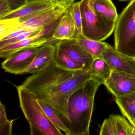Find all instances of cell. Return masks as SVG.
Returning <instances> with one entry per match:
<instances>
[{
  "mask_svg": "<svg viewBox=\"0 0 135 135\" xmlns=\"http://www.w3.org/2000/svg\"><path fill=\"white\" fill-rule=\"evenodd\" d=\"M42 28H34L30 29L15 38L10 40L0 41V49L18 42L31 35H33L39 32Z\"/></svg>",
  "mask_w": 135,
  "mask_h": 135,
  "instance_id": "cb8c5ba5",
  "label": "cell"
},
{
  "mask_svg": "<svg viewBox=\"0 0 135 135\" xmlns=\"http://www.w3.org/2000/svg\"><path fill=\"white\" fill-rule=\"evenodd\" d=\"M38 48H32L19 51L6 58L1 64L5 71L22 75L32 64Z\"/></svg>",
  "mask_w": 135,
  "mask_h": 135,
  "instance_id": "7c38bea8",
  "label": "cell"
},
{
  "mask_svg": "<svg viewBox=\"0 0 135 135\" xmlns=\"http://www.w3.org/2000/svg\"><path fill=\"white\" fill-rule=\"evenodd\" d=\"M38 102L46 114L52 122L60 130L64 132L65 135H69V130L61 120L55 109L51 105L45 102L39 100Z\"/></svg>",
  "mask_w": 135,
  "mask_h": 135,
  "instance_id": "44dd1931",
  "label": "cell"
},
{
  "mask_svg": "<svg viewBox=\"0 0 135 135\" xmlns=\"http://www.w3.org/2000/svg\"><path fill=\"white\" fill-rule=\"evenodd\" d=\"M56 44L45 45L38 49L33 61L22 75L34 74L45 69L54 62Z\"/></svg>",
  "mask_w": 135,
  "mask_h": 135,
  "instance_id": "5bb4252c",
  "label": "cell"
},
{
  "mask_svg": "<svg viewBox=\"0 0 135 135\" xmlns=\"http://www.w3.org/2000/svg\"><path fill=\"white\" fill-rule=\"evenodd\" d=\"M100 135H116L113 114L103 121L99 131Z\"/></svg>",
  "mask_w": 135,
  "mask_h": 135,
  "instance_id": "d4e9b609",
  "label": "cell"
},
{
  "mask_svg": "<svg viewBox=\"0 0 135 135\" xmlns=\"http://www.w3.org/2000/svg\"><path fill=\"white\" fill-rule=\"evenodd\" d=\"M79 71L62 69L53 62L44 70L27 77L21 86L33 92L38 100L41 101L55 87L72 77Z\"/></svg>",
  "mask_w": 135,
  "mask_h": 135,
  "instance_id": "277c9868",
  "label": "cell"
},
{
  "mask_svg": "<svg viewBox=\"0 0 135 135\" xmlns=\"http://www.w3.org/2000/svg\"><path fill=\"white\" fill-rule=\"evenodd\" d=\"M56 45L81 66L83 70L89 73L94 57L79 43L76 38L60 41Z\"/></svg>",
  "mask_w": 135,
  "mask_h": 135,
  "instance_id": "30bf717a",
  "label": "cell"
},
{
  "mask_svg": "<svg viewBox=\"0 0 135 135\" xmlns=\"http://www.w3.org/2000/svg\"><path fill=\"white\" fill-rule=\"evenodd\" d=\"M89 3L98 15L109 21H117L118 15L111 0H89Z\"/></svg>",
  "mask_w": 135,
  "mask_h": 135,
  "instance_id": "2e32d148",
  "label": "cell"
},
{
  "mask_svg": "<svg viewBox=\"0 0 135 135\" xmlns=\"http://www.w3.org/2000/svg\"><path fill=\"white\" fill-rule=\"evenodd\" d=\"M114 48L135 58V0L129 3L118 16L114 31Z\"/></svg>",
  "mask_w": 135,
  "mask_h": 135,
  "instance_id": "5b68a950",
  "label": "cell"
},
{
  "mask_svg": "<svg viewBox=\"0 0 135 135\" xmlns=\"http://www.w3.org/2000/svg\"><path fill=\"white\" fill-rule=\"evenodd\" d=\"M8 120L7 118L5 106L1 102L0 103V124H3Z\"/></svg>",
  "mask_w": 135,
  "mask_h": 135,
  "instance_id": "83f0119b",
  "label": "cell"
},
{
  "mask_svg": "<svg viewBox=\"0 0 135 135\" xmlns=\"http://www.w3.org/2000/svg\"><path fill=\"white\" fill-rule=\"evenodd\" d=\"M26 2H29V1H36V0H26Z\"/></svg>",
  "mask_w": 135,
  "mask_h": 135,
  "instance_id": "d6a6232c",
  "label": "cell"
},
{
  "mask_svg": "<svg viewBox=\"0 0 135 135\" xmlns=\"http://www.w3.org/2000/svg\"><path fill=\"white\" fill-rule=\"evenodd\" d=\"M114 101L129 121L135 119V94L121 98L114 97Z\"/></svg>",
  "mask_w": 135,
  "mask_h": 135,
  "instance_id": "ac0fdd59",
  "label": "cell"
},
{
  "mask_svg": "<svg viewBox=\"0 0 135 135\" xmlns=\"http://www.w3.org/2000/svg\"></svg>",
  "mask_w": 135,
  "mask_h": 135,
  "instance_id": "e575fe53",
  "label": "cell"
},
{
  "mask_svg": "<svg viewBox=\"0 0 135 135\" xmlns=\"http://www.w3.org/2000/svg\"><path fill=\"white\" fill-rule=\"evenodd\" d=\"M13 120H8L3 124H0V135H11L12 134Z\"/></svg>",
  "mask_w": 135,
  "mask_h": 135,
  "instance_id": "484cf974",
  "label": "cell"
},
{
  "mask_svg": "<svg viewBox=\"0 0 135 135\" xmlns=\"http://www.w3.org/2000/svg\"><path fill=\"white\" fill-rule=\"evenodd\" d=\"M53 1L56 3H61L66 2H73L74 0H53Z\"/></svg>",
  "mask_w": 135,
  "mask_h": 135,
  "instance_id": "4dcf8cb0",
  "label": "cell"
},
{
  "mask_svg": "<svg viewBox=\"0 0 135 135\" xmlns=\"http://www.w3.org/2000/svg\"><path fill=\"white\" fill-rule=\"evenodd\" d=\"M89 1H80L83 35L90 39L103 41L114 31L116 22L107 20L97 15L89 5Z\"/></svg>",
  "mask_w": 135,
  "mask_h": 135,
  "instance_id": "8992f818",
  "label": "cell"
},
{
  "mask_svg": "<svg viewBox=\"0 0 135 135\" xmlns=\"http://www.w3.org/2000/svg\"><path fill=\"white\" fill-rule=\"evenodd\" d=\"M61 17L42 28L37 33L22 41L0 49V57L6 59L19 51L32 48H38L47 44H56L60 41L52 38V34Z\"/></svg>",
  "mask_w": 135,
  "mask_h": 135,
  "instance_id": "52a82bcc",
  "label": "cell"
},
{
  "mask_svg": "<svg viewBox=\"0 0 135 135\" xmlns=\"http://www.w3.org/2000/svg\"><path fill=\"white\" fill-rule=\"evenodd\" d=\"M79 43L95 58H102V54L109 44L86 37L82 34H76L75 37Z\"/></svg>",
  "mask_w": 135,
  "mask_h": 135,
  "instance_id": "e0dca14e",
  "label": "cell"
},
{
  "mask_svg": "<svg viewBox=\"0 0 135 135\" xmlns=\"http://www.w3.org/2000/svg\"><path fill=\"white\" fill-rule=\"evenodd\" d=\"M116 135H135V128L124 117L113 114Z\"/></svg>",
  "mask_w": 135,
  "mask_h": 135,
  "instance_id": "7402d4cb",
  "label": "cell"
},
{
  "mask_svg": "<svg viewBox=\"0 0 135 135\" xmlns=\"http://www.w3.org/2000/svg\"><path fill=\"white\" fill-rule=\"evenodd\" d=\"M103 84L97 77L87 81L71 95L68 102L69 135H90V124L95 94Z\"/></svg>",
  "mask_w": 135,
  "mask_h": 135,
  "instance_id": "6da1fadb",
  "label": "cell"
},
{
  "mask_svg": "<svg viewBox=\"0 0 135 135\" xmlns=\"http://www.w3.org/2000/svg\"><path fill=\"white\" fill-rule=\"evenodd\" d=\"M69 10L75 25L76 33L83 34L80 2L73 3L69 7Z\"/></svg>",
  "mask_w": 135,
  "mask_h": 135,
  "instance_id": "603a6c76",
  "label": "cell"
},
{
  "mask_svg": "<svg viewBox=\"0 0 135 135\" xmlns=\"http://www.w3.org/2000/svg\"><path fill=\"white\" fill-rule=\"evenodd\" d=\"M76 34L75 25L69 8L61 18L53 32L52 38L59 41L68 40L75 38Z\"/></svg>",
  "mask_w": 135,
  "mask_h": 135,
  "instance_id": "9a60e30c",
  "label": "cell"
},
{
  "mask_svg": "<svg viewBox=\"0 0 135 135\" xmlns=\"http://www.w3.org/2000/svg\"><path fill=\"white\" fill-rule=\"evenodd\" d=\"M112 71L117 70L135 75V58L127 56L108 45L102 54Z\"/></svg>",
  "mask_w": 135,
  "mask_h": 135,
  "instance_id": "4fadbf2b",
  "label": "cell"
},
{
  "mask_svg": "<svg viewBox=\"0 0 135 135\" xmlns=\"http://www.w3.org/2000/svg\"><path fill=\"white\" fill-rule=\"evenodd\" d=\"M60 3L53 0H36L27 2L20 7L7 13L0 20L16 19L23 22L31 17L53 7Z\"/></svg>",
  "mask_w": 135,
  "mask_h": 135,
  "instance_id": "8fae6325",
  "label": "cell"
},
{
  "mask_svg": "<svg viewBox=\"0 0 135 135\" xmlns=\"http://www.w3.org/2000/svg\"><path fill=\"white\" fill-rule=\"evenodd\" d=\"M103 84L115 98L135 94V75L126 73L113 70Z\"/></svg>",
  "mask_w": 135,
  "mask_h": 135,
  "instance_id": "9c48e42d",
  "label": "cell"
},
{
  "mask_svg": "<svg viewBox=\"0 0 135 135\" xmlns=\"http://www.w3.org/2000/svg\"><path fill=\"white\" fill-rule=\"evenodd\" d=\"M112 71L105 61L102 58H95L92 62L89 73L100 79L104 84L110 76Z\"/></svg>",
  "mask_w": 135,
  "mask_h": 135,
  "instance_id": "d6986e66",
  "label": "cell"
},
{
  "mask_svg": "<svg viewBox=\"0 0 135 135\" xmlns=\"http://www.w3.org/2000/svg\"><path fill=\"white\" fill-rule=\"evenodd\" d=\"M29 30H26V29H24V30H18L16 31L15 32L11 33V34L7 36V37L3 38V39L0 40V41H5V40H10V39H12V38H15L16 37H18L19 35H20L22 33H24L25 31H27Z\"/></svg>",
  "mask_w": 135,
  "mask_h": 135,
  "instance_id": "f546056e",
  "label": "cell"
},
{
  "mask_svg": "<svg viewBox=\"0 0 135 135\" xmlns=\"http://www.w3.org/2000/svg\"><path fill=\"white\" fill-rule=\"evenodd\" d=\"M94 77L95 76L88 72L80 70L72 77L55 87L41 101L49 104L55 109L66 126L69 122L68 105L69 98L77 89Z\"/></svg>",
  "mask_w": 135,
  "mask_h": 135,
  "instance_id": "3957f363",
  "label": "cell"
},
{
  "mask_svg": "<svg viewBox=\"0 0 135 135\" xmlns=\"http://www.w3.org/2000/svg\"><path fill=\"white\" fill-rule=\"evenodd\" d=\"M73 3H60L47 11L33 16L23 22H18L13 32L20 30L43 28L61 17L67 12Z\"/></svg>",
  "mask_w": 135,
  "mask_h": 135,
  "instance_id": "ba28073f",
  "label": "cell"
},
{
  "mask_svg": "<svg viewBox=\"0 0 135 135\" xmlns=\"http://www.w3.org/2000/svg\"><path fill=\"white\" fill-rule=\"evenodd\" d=\"M20 108L30 125L31 135H62L47 117L33 92L22 86H16Z\"/></svg>",
  "mask_w": 135,
  "mask_h": 135,
  "instance_id": "7a4b0ae2",
  "label": "cell"
},
{
  "mask_svg": "<svg viewBox=\"0 0 135 135\" xmlns=\"http://www.w3.org/2000/svg\"><path fill=\"white\" fill-rule=\"evenodd\" d=\"M119 1H122V2H123V1H127V0H119Z\"/></svg>",
  "mask_w": 135,
  "mask_h": 135,
  "instance_id": "836d02e7",
  "label": "cell"
},
{
  "mask_svg": "<svg viewBox=\"0 0 135 135\" xmlns=\"http://www.w3.org/2000/svg\"><path fill=\"white\" fill-rule=\"evenodd\" d=\"M131 124L133 126V127L135 128V119H133L132 120L129 121Z\"/></svg>",
  "mask_w": 135,
  "mask_h": 135,
  "instance_id": "1f68e13d",
  "label": "cell"
},
{
  "mask_svg": "<svg viewBox=\"0 0 135 135\" xmlns=\"http://www.w3.org/2000/svg\"><path fill=\"white\" fill-rule=\"evenodd\" d=\"M54 62L57 67L65 70L73 71L83 70L81 66L70 58L64 51L57 47Z\"/></svg>",
  "mask_w": 135,
  "mask_h": 135,
  "instance_id": "ffe728a7",
  "label": "cell"
},
{
  "mask_svg": "<svg viewBox=\"0 0 135 135\" xmlns=\"http://www.w3.org/2000/svg\"><path fill=\"white\" fill-rule=\"evenodd\" d=\"M12 10L11 4L8 0H0V18Z\"/></svg>",
  "mask_w": 135,
  "mask_h": 135,
  "instance_id": "4316f807",
  "label": "cell"
},
{
  "mask_svg": "<svg viewBox=\"0 0 135 135\" xmlns=\"http://www.w3.org/2000/svg\"><path fill=\"white\" fill-rule=\"evenodd\" d=\"M11 4L12 10L17 9L25 4L26 0H8Z\"/></svg>",
  "mask_w": 135,
  "mask_h": 135,
  "instance_id": "f1b7e54d",
  "label": "cell"
}]
</instances>
